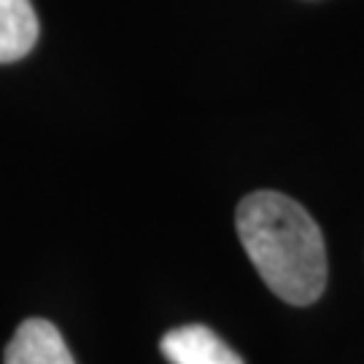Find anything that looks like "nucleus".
<instances>
[{"label":"nucleus","instance_id":"obj_2","mask_svg":"<svg viewBox=\"0 0 364 364\" xmlns=\"http://www.w3.org/2000/svg\"><path fill=\"white\" fill-rule=\"evenodd\" d=\"M3 364H73V356L52 321L27 318L9 340Z\"/></svg>","mask_w":364,"mask_h":364},{"label":"nucleus","instance_id":"obj_3","mask_svg":"<svg viewBox=\"0 0 364 364\" xmlns=\"http://www.w3.org/2000/svg\"><path fill=\"white\" fill-rule=\"evenodd\" d=\"M159 348L170 364H243L213 329L200 324L170 329L159 340Z\"/></svg>","mask_w":364,"mask_h":364},{"label":"nucleus","instance_id":"obj_1","mask_svg":"<svg viewBox=\"0 0 364 364\" xmlns=\"http://www.w3.org/2000/svg\"><path fill=\"white\" fill-rule=\"evenodd\" d=\"M240 246L262 281L289 305H311L326 289V246L313 216L297 200L262 189L235 213Z\"/></svg>","mask_w":364,"mask_h":364},{"label":"nucleus","instance_id":"obj_4","mask_svg":"<svg viewBox=\"0 0 364 364\" xmlns=\"http://www.w3.org/2000/svg\"><path fill=\"white\" fill-rule=\"evenodd\" d=\"M38 41V16L30 0H0V63L22 60Z\"/></svg>","mask_w":364,"mask_h":364}]
</instances>
